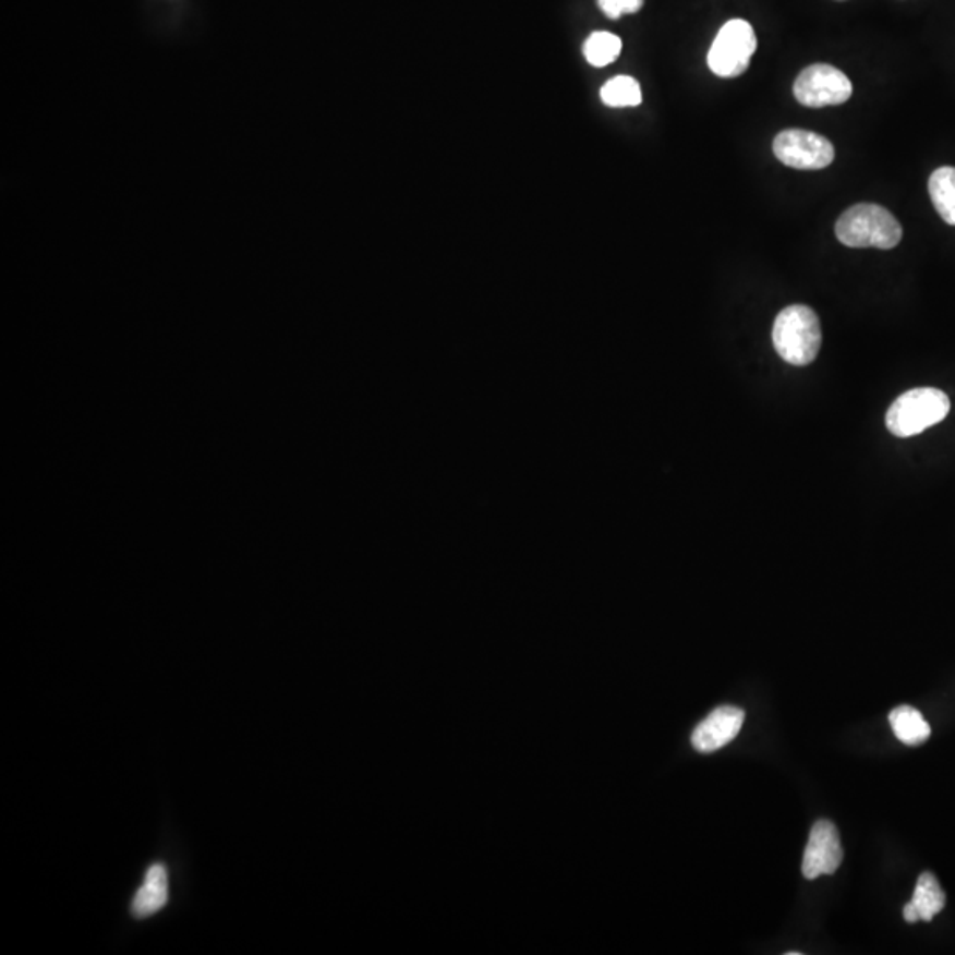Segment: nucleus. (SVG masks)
<instances>
[{
    "label": "nucleus",
    "mask_w": 955,
    "mask_h": 955,
    "mask_svg": "<svg viewBox=\"0 0 955 955\" xmlns=\"http://www.w3.org/2000/svg\"><path fill=\"white\" fill-rule=\"evenodd\" d=\"M948 412L951 400L942 389H909L890 406L886 428L897 437L917 436L943 422Z\"/></svg>",
    "instance_id": "3"
},
{
    "label": "nucleus",
    "mask_w": 955,
    "mask_h": 955,
    "mask_svg": "<svg viewBox=\"0 0 955 955\" xmlns=\"http://www.w3.org/2000/svg\"><path fill=\"white\" fill-rule=\"evenodd\" d=\"M888 721L895 736L909 747L926 744L931 736V727L917 708L897 706L894 712L890 713Z\"/></svg>",
    "instance_id": "10"
},
{
    "label": "nucleus",
    "mask_w": 955,
    "mask_h": 955,
    "mask_svg": "<svg viewBox=\"0 0 955 955\" xmlns=\"http://www.w3.org/2000/svg\"><path fill=\"white\" fill-rule=\"evenodd\" d=\"M600 98L607 107H637L642 101L641 85L632 76H614L600 90Z\"/></svg>",
    "instance_id": "14"
},
{
    "label": "nucleus",
    "mask_w": 955,
    "mask_h": 955,
    "mask_svg": "<svg viewBox=\"0 0 955 955\" xmlns=\"http://www.w3.org/2000/svg\"><path fill=\"white\" fill-rule=\"evenodd\" d=\"M744 710L736 706H721L704 718L692 735V745L699 752H715L735 740L744 726Z\"/></svg>",
    "instance_id": "8"
},
{
    "label": "nucleus",
    "mask_w": 955,
    "mask_h": 955,
    "mask_svg": "<svg viewBox=\"0 0 955 955\" xmlns=\"http://www.w3.org/2000/svg\"><path fill=\"white\" fill-rule=\"evenodd\" d=\"M835 235L849 249H895L903 239V227L888 209L878 204H857L844 211Z\"/></svg>",
    "instance_id": "1"
},
{
    "label": "nucleus",
    "mask_w": 955,
    "mask_h": 955,
    "mask_svg": "<svg viewBox=\"0 0 955 955\" xmlns=\"http://www.w3.org/2000/svg\"><path fill=\"white\" fill-rule=\"evenodd\" d=\"M772 338L775 351L786 363L810 365L820 354L823 340L820 318L809 306H787L773 323Z\"/></svg>",
    "instance_id": "2"
},
{
    "label": "nucleus",
    "mask_w": 955,
    "mask_h": 955,
    "mask_svg": "<svg viewBox=\"0 0 955 955\" xmlns=\"http://www.w3.org/2000/svg\"><path fill=\"white\" fill-rule=\"evenodd\" d=\"M904 920L909 923H915L920 920V915H918L917 908H915L914 903L909 900L903 909Z\"/></svg>",
    "instance_id": "16"
},
{
    "label": "nucleus",
    "mask_w": 955,
    "mask_h": 955,
    "mask_svg": "<svg viewBox=\"0 0 955 955\" xmlns=\"http://www.w3.org/2000/svg\"><path fill=\"white\" fill-rule=\"evenodd\" d=\"M773 155L796 170L826 169L835 158L834 144L807 130H784L773 141Z\"/></svg>",
    "instance_id": "6"
},
{
    "label": "nucleus",
    "mask_w": 955,
    "mask_h": 955,
    "mask_svg": "<svg viewBox=\"0 0 955 955\" xmlns=\"http://www.w3.org/2000/svg\"><path fill=\"white\" fill-rule=\"evenodd\" d=\"M929 195L938 215L948 226H955V169L942 167L929 178Z\"/></svg>",
    "instance_id": "11"
},
{
    "label": "nucleus",
    "mask_w": 955,
    "mask_h": 955,
    "mask_svg": "<svg viewBox=\"0 0 955 955\" xmlns=\"http://www.w3.org/2000/svg\"><path fill=\"white\" fill-rule=\"evenodd\" d=\"M642 4H644V0H599L602 13L613 20L641 11Z\"/></svg>",
    "instance_id": "15"
},
{
    "label": "nucleus",
    "mask_w": 955,
    "mask_h": 955,
    "mask_svg": "<svg viewBox=\"0 0 955 955\" xmlns=\"http://www.w3.org/2000/svg\"><path fill=\"white\" fill-rule=\"evenodd\" d=\"M169 899V875L161 863L149 867L141 888L133 897L132 911L135 917L146 918L158 914Z\"/></svg>",
    "instance_id": "9"
},
{
    "label": "nucleus",
    "mask_w": 955,
    "mask_h": 955,
    "mask_svg": "<svg viewBox=\"0 0 955 955\" xmlns=\"http://www.w3.org/2000/svg\"><path fill=\"white\" fill-rule=\"evenodd\" d=\"M758 48L754 27L747 20H729L716 34L708 67L722 78H735L747 71Z\"/></svg>",
    "instance_id": "4"
},
{
    "label": "nucleus",
    "mask_w": 955,
    "mask_h": 955,
    "mask_svg": "<svg viewBox=\"0 0 955 955\" xmlns=\"http://www.w3.org/2000/svg\"><path fill=\"white\" fill-rule=\"evenodd\" d=\"M798 104L810 108L834 107L851 98V80L830 64H812L801 71L793 87Z\"/></svg>",
    "instance_id": "5"
},
{
    "label": "nucleus",
    "mask_w": 955,
    "mask_h": 955,
    "mask_svg": "<svg viewBox=\"0 0 955 955\" xmlns=\"http://www.w3.org/2000/svg\"><path fill=\"white\" fill-rule=\"evenodd\" d=\"M911 903H914L918 915H920V920H923V922H931L932 918L936 917L945 908V892H943L942 885L938 883L936 875L931 874V872L920 874L917 886H915Z\"/></svg>",
    "instance_id": "12"
},
{
    "label": "nucleus",
    "mask_w": 955,
    "mask_h": 955,
    "mask_svg": "<svg viewBox=\"0 0 955 955\" xmlns=\"http://www.w3.org/2000/svg\"><path fill=\"white\" fill-rule=\"evenodd\" d=\"M843 844L838 830L832 821L821 820L812 826L803 853L801 872L807 880H815L820 875L834 874L843 863Z\"/></svg>",
    "instance_id": "7"
},
{
    "label": "nucleus",
    "mask_w": 955,
    "mask_h": 955,
    "mask_svg": "<svg viewBox=\"0 0 955 955\" xmlns=\"http://www.w3.org/2000/svg\"><path fill=\"white\" fill-rule=\"evenodd\" d=\"M621 48H624V43H621V39L616 34L600 31V33H593L590 38L585 39L582 53H584L585 61L590 62L591 67L604 68L609 67V64H613L618 59Z\"/></svg>",
    "instance_id": "13"
}]
</instances>
